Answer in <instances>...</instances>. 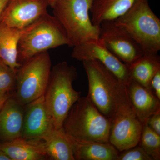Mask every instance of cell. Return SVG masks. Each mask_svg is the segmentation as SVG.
Wrapping results in <instances>:
<instances>
[{
    "mask_svg": "<svg viewBox=\"0 0 160 160\" xmlns=\"http://www.w3.org/2000/svg\"><path fill=\"white\" fill-rule=\"evenodd\" d=\"M25 106L12 94L0 110V139L2 142L22 138Z\"/></svg>",
    "mask_w": 160,
    "mask_h": 160,
    "instance_id": "cell-13",
    "label": "cell"
},
{
    "mask_svg": "<svg viewBox=\"0 0 160 160\" xmlns=\"http://www.w3.org/2000/svg\"><path fill=\"white\" fill-rule=\"evenodd\" d=\"M150 91L160 100V70L157 72L150 82Z\"/></svg>",
    "mask_w": 160,
    "mask_h": 160,
    "instance_id": "cell-25",
    "label": "cell"
},
{
    "mask_svg": "<svg viewBox=\"0 0 160 160\" xmlns=\"http://www.w3.org/2000/svg\"><path fill=\"white\" fill-rule=\"evenodd\" d=\"M9 0H0V20L5 11Z\"/></svg>",
    "mask_w": 160,
    "mask_h": 160,
    "instance_id": "cell-27",
    "label": "cell"
},
{
    "mask_svg": "<svg viewBox=\"0 0 160 160\" xmlns=\"http://www.w3.org/2000/svg\"><path fill=\"white\" fill-rule=\"evenodd\" d=\"M141 46L144 52L160 50V20L149 0H136L127 11L114 20Z\"/></svg>",
    "mask_w": 160,
    "mask_h": 160,
    "instance_id": "cell-4",
    "label": "cell"
},
{
    "mask_svg": "<svg viewBox=\"0 0 160 160\" xmlns=\"http://www.w3.org/2000/svg\"><path fill=\"white\" fill-rule=\"evenodd\" d=\"M143 125L132 106L127 86L120 83L111 119L109 142L119 152L139 145Z\"/></svg>",
    "mask_w": 160,
    "mask_h": 160,
    "instance_id": "cell-6",
    "label": "cell"
},
{
    "mask_svg": "<svg viewBox=\"0 0 160 160\" xmlns=\"http://www.w3.org/2000/svg\"><path fill=\"white\" fill-rule=\"evenodd\" d=\"M71 141L77 160H118L119 151L110 142Z\"/></svg>",
    "mask_w": 160,
    "mask_h": 160,
    "instance_id": "cell-16",
    "label": "cell"
},
{
    "mask_svg": "<svg viewBox=\"0 0 160 160\" xmlns=\"http://www.w3.org/2000/svg\"><path fill=\"white\" fill-rule=\"evenodd\" d=\"M120 152L118 160H153L138 145Z\"/></svg>",
    "mask_w": 160,
    "mask_h": 160,
    "instance_id": "cell-23",
    "label": "cell"
},
{
    "mask_svg": "<svg viewBox=\"0 0 160 160\" xmlns=\"http://www.w3.org/2000/svg\"><path fill=\"white\" fill-rule=\"evenodd\" d=\"M11 93H0V110L4 106L7 100L12 95Z\"/></svg>",
    "mask_w": 160,
    "mask_h": 160,
    "instance_id": "cell-26",
    "label": "cell"
},
{
    "mask_svg": "<svg viewBox=\"0 0 160 160\" xmlns=\"http://www.w3.org/2000/svg\"><path fill=\"white\" fill-rule=\"evenodd\" d=\"M47 158L53 160H75L70 139L63 128H54L43 139Z\"/></svg>",
    "mask_w": 160,
    "mask_h": 160,
    "instance_id": "cell-20",
    "label": "cell"
},
{
    "mask_svg": "<svg viewBox=\"0 0 160 160\" xmlns=\"http://www.w3.org/2000/svg\"><path fill=\"white\" fill-rule=\"evenodd\" d=\"M17 70L0 61V93H11L16 86Z\"/></svg>",
    "mask_w": 160,
    "mask_h": 160,
    "instance_id": "cell-22",
    "label": "cell"
},
{
    "mask_svg": "<svg viewBox=\"0 0 160 160\" xmlns=\"http://www.w3.org/2000/svg\"><path fill=\"white\" fill-rule=\"evenodd\" d=\"M0 150L11 160H41L48 158L43 140L22 138L0 143Z\"/></svg>",
    "mask_w": 160,
    "mask_h": 160,
    "instance_id": "cell-15",
    "label": "cell"
},
{
    "mask_svg": "<svg viewBox=\"0 0 160 160\" xmlns=\"http://www.w3.org/2000/svg\"><path fill=\"white\" fill-rule=\"evenodd\" d=\"M54 128L44 94L25 106L22 138L42 140Z\"/></svg>",
    "mask_w": 160,
    "mask_h": 160,
    "instance_id": "cell-12",
    "label": "cell"
},
{
    "mask_svg": "<svg viewBox=\"0 0 160 160\" xmlns=\"http://www.w3.org/2000/svg\"><path fill=\"white\" fill-rule=\"evenodd\" d=\"M92 0H57L51 6L54 16L63 27L68 46H78L99 38L100 27L92 23L89 12Z\"/></svg>",
    "mask_w": 160,
    "mask_h": 160,
    "instance_id": "cell-3",
    "label": "cell"
},
{
    "mask_svg": "<svg viewBox=\"0 0 160 160\" xmlns=\"http://www.w3.org/2000/svg\"><path fill=\"white\" fill-rule=\"evenodd\" d=\"M77 77L75 67L66 62L58 63L52 69L44 97L55 129L62 128L69 110L81 97V92L72 86Z\"/></svg>",
    "mask_w": 160,
    "mask_h": 160,
    "instance_id": "cell-2",
    "label": "cell"
},
{
    "mask_svg": "<svg viewBox=\"0 0 160 160\" xmlns=\"http://www.w3.org/2000/svg\"><path fill=\"white\" fill-rule=\"evenodd\" d=\"M65 30L54 16L49 13L26 28L19 42L18 62L22 65L48 49L68 45Z\"/></svg>",
    "mask_w": 160,
    "mask_h": 160,
    "instance_id": "cell-5",
    "label": "cell"
},
{
    "mask_svg": "<svg viewBox=\"0 0 160 160\" xmlns=\"http://www.w3.org/2000/svg\"><path fill=\"white\" fill-rule=\"evenodd\" d=\"M100 27V39L112 53L128 66L144 54L141 46L114 21L103 22Z\"/></svg>",
    "mask_w": 160,
    "mask_h": 160,
    "instance_id": "cell-9",
    "label": "cell"
},
{
    "mask_svg": "<svg viewBox=\"0 0 160 160\" xmlns=\"http://www.w3.org/2000/svg\"><path fill=\"white\" fill-rule=\"evenodd\" d=\"M146 124L150 129L160 135V110L149 117Z\"/></svg>",
    "mask_w": 160,
    "mask_h": 160,
    "instance_id": "cell-24",
    "label": "cell"
},
{
    "mask_svg": "<svg viewBox=\"0 0 160 160\" xmlns=\"http://www.w3.org/2000/svg\"><path fill=\"white\" fill-rule=\"evenodd\" d=\"M49 0H9L0 24L23 29L48 13Z\"/></svg>",
    "mask_w": 160,
    "mask_h": 160,
    "instance_id": "cell-11",
    "label": "cell"
},
{
    "mask_svg": "<svg viewBox=\"0 0 160 160\" xmlns=\"http://www.w3.org/2000/svg\"><path fill=\"white\" fill-rule=\"evenodd\" d=\"M128 67L131 79L151 91L152 79L157 72L160 70V58L158 52H144Z\"/></svg>",
    "mask_w": 160,
    "mask_h": 160,
    "instance_id": "cell-19",
    "label": "cell"
},
{
    "mask_svg": "<svg viewBox=\"0 0 160 160\" xmlns=\"http://www.w3.org/2000/svg\"><path fill=\"white\" fill-rule=\"evenodd\" d=\"M111 120L105 116L88 96L80 97L69 110L62 128L72 140L109 142Z\"/></svg>",
    "mask_w": 160,
    "mask_h": 160,
    "instance_id": "cell-1",
    "label": "cell"
},
{
    "mask_svg": "<svg viewBox=\"0 0 160 160\" xmlns=\"http://www.w3.org/2000/svg\"><path fill=\"white\" fill-rule=\"evenodd\" d=\"M57 0H49L50 6H52V5Z\"/></svg>",
    "mask_w": 160,
    "mask_h": 160,
    "instance_id": "cell-29",
    "label": "cell"
},
{
    "mask_svg": "<svg viewBox=\"0 0 160 160\" xmlns=\"http://www.w3.org/2000/svg\"><path fill=\"white\" fill-rule=\"evenodd\" d=\"M130 102L143 125L149 117L160 110V100L151 91L131 79L126 85Z\"/></svg>",
    "mask_w": 160,
    "mask_h": 160,
    "instance_id": "cell-14",
    "label": "cell"
},
{
    "mask_svg": "<svg viewBox=\"0 0 160 160\" xmlns=\"http://www.w3.org/2000/svg\"><path fill=\"white\" fill-rule=\"evenodd\" d=\"M139 144L152 160H160V135L146 124L143 125Z\"/></svg>",
    "mask_w": 160,
    "mask_h": 160,
    "instance_id": "cell-21",
    "label": "cell"
},
{
    "mask_svg": "<svg viewBox=\"0 0 160 160\" xmlns=\"http://www.w3.org/2000/svg\"><path fill=\"white\" fill-rule=\"evenodd\" d=\"M27 27L15 29L0 24V61L14 70L21 66L18 62V45Z\"/></svg>",
    "mask_w": 160,
    "mask_h": 160,
    "instance_id": "cell-18",
    "label": "cell"
},
{
    "mask_svg": "<svg viewBox=\"0 0 160 160\" xmlns=\"http://www.w3.org/2000/svg\"><path fill=\"white\" fill-rule=\"evenodd\" d=\"M88 78L87 95L99 110L111 120L117 103L119 80L101 62L96 60L82 62Z\"/></svg>",
    "mask_w": 160,
    "mask_h": 160,
    "instance_id": "cell-8",
    "label": "cell"
},
{
    "mask_svg": "<svg viewBox=\"0 0 160 160\" xmlns=\"http://www.w3.org/2000/svg\"><path fill=\"white\" fill-rule=\"evenodd\" d=\"M48 51L39 53L23 63L17 70L16 86L13 97L26 106L45 93L52 70Z\"/></svg>",
    "mask_w": 160,
    "mask_h": 160,
    "instance_id": "cell-7",
    "label": "cell"
},
{
    "mask_svg": "<svg viewBox=\"0 0 160 160\" xmlns=\"http://www.w3.org/2000/svg\"><path fill=\"white\" fill-rule=\"evenodd\" d=\"M71 55L73 58L82 62L97 60L125 85H128L131 81L128 66L112 53L99 38L74 46Z\"/></svg>",
    "mask_w": 160,
    "mask_h": 160,
    "instance_id": "cell-10",
    "label": "cell"
},
{
    "mask_svg": "<svg viewBox=\"0 0 160 160\" xmlns=\"http://www.w3.org/2000/svg\"><path fill=\"white\" fill-rule=\"evenodd\" d=\"M136 0H92L91 21L100 26L106 21H114L124 14Z\"/></svg>",
    "mask_w": 160,
    "mask_h": 160,
    "instance_id": "cell-17",
    "label": "cell"
},
{
    "mask_svg": "<svg viewBox=\"0 0 160 160\" xmlns=\"http://www.w3.org/2000/svg\"><path fill=\"white\" fill-rule=\"evenodd\" d=\"M0 160H11L4 152L0 150Z\"/></svg>",
    "mask_w": 160,
    "mask_h": 160,
    "instance_id": "cell-28",
    "label": "cell"
}]
</instances>
